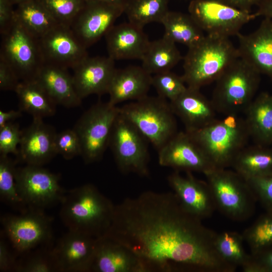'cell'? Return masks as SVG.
Wrapping results in <instances>:
<instances>
[{
    "label": "cell",
    "mask_w": 272,
    "mask_h": 272,
    "mask_svg": "<svg viewBox=\"0 0 272 272\" xmlns=\"http://www.w3.org/2000/svg\"><path fill=\"white\" fill-rule=\"evenodd\" d=\"M186 212L174 192L144 191L115 205L104 235L125 246L146 272H234L218 254V233Z\"/></svg>",
    "instance_id": "6da1fadb"
},
{
    "label": "cell",
    "mask_w": 272,
    "mask_h": 272,
    "mask_svg": "<svg viewBox=\"0 0 272 272\" xmlns=\"http://www.w3.org/2000/svg\"><path fill=\"white\" fill-rule=\"evenodd\" d=\"M60 205L59 216L68 230L98 238L111 225L115 205L92 184L66 191Z\"/></svg>",
    "instance_id": "7a4b0ae2"
},
{
    "label": "cell",
    "mask_w": 272,
    "mask_h": 272,
    "mask_svg": "<svg viewBox=\"0 0 272 272\" xmlns=\"http://www.w3.org/2000/svg\"><path fill=\"white\" fill-rule=\"evenodd\" d=\"M224 115L197 130L185 131L215 169L231 167L250 138L244 117L238 114Z\"/></svg>",
    "instance_id": "3957f363"
},
{
    "label": "cell",
    "mask_w": 272,
    "mask_h": 272,
    "mask_svg": "<svg viewBox=\"0 0 272 272\" xmlns=\"http://www.w3.org/2000/svg\"><path fill=\"white\" fill-rule=\"evenodd\" d=\"M238 58L237 47L229 38L206 35L198 43L188 48L183 57L181 76L187 87L200 89L215 82Z\"/></svg>",
    "instance_id": "277c9868"
},
{
    "label": "cell",
    "mask_w": 272,
    "mask_h": 272,
    "mask_svg": "<svg viewBox=\"0 0 272 272\" xmlns=\"http://www.w3.org/2000/svg\"><path fill=\"white\" fill-rule=\"evenodd\" d=\"M260 75L240 58L231 64L215 82L211 100L217 112L244 113L255 98Z\"/></svg>",
    "instance_id": "5b68a950"
},
{
    "label": "cell",
    "mask_w": 272,
    "mask_h": 272,
    "mask_svg": "<svg viewBox=\"0 0 272 272\" xmlns=\"http://www.w3.org/2000/svg\"><path fill=\"white\" fill-rule=\"evenodd\" d=\"M119 112L157 151L178 132L170 102L159 96L147 95L125 104Z\"/></svg>",
    "instance_id": "8992f818"
},
{
    "label": "cell",
    "mask_w": 272,
    "mask_h": 272,
    "mask_svg": "<svg viewBox=\"0 0 272 272\" xmlns=\"http://www.w3.org/2000/svg\"><path fill=\"white\" fill-rule=\"evenodd\" d=\"M216 210L229 219L243 222L255 210L256 196L247 180L235 171L215 169L204 174Z\"/></svg>",
    "instance_id": "52a82bcc"
},
{
    "label": "cell",
    "mask_w": 272,
    "mask_h": 272,
    "mask_svg": "<svg viewBox=\"0 0 272 272\" xmlns=\"http://www.w3.org/2000/svg\"><path fill=\"white\" fill-rule=\"evenodd\" d=\"M119 107L109 102H98L80 117L73 128L81 146V156L86 164L102 159L109 147L110 135Z\"/></svg>",
    "instance_id": "ba28073f"
},
{
    "label": "cell",
    "mask_w": 272,
    "mask_h": 272,
    "mask_svg": "<svg viewBox=\"0 0 272 272\" xmlns=\"http://www.w3.org/2000/svg\"><path fill=\"white\" fill-rule=\"evenodd\" d=\"M1 223L2 234L17 255L52 245V219L44 210L28 209L19 215L5 214Z\"/></svg>",
    "instance_id": "9c48e42d"
},
{
    "label": "cell",
    "mask_w": 272,
    "mask_h": 272,
    "mask_svg": "<svg viewBox=\"0 0 272 272\" xmlns=\"http://www.w3.org/2000/svg\"><path fill=\"white\" fill-rule=\"evenodd\" d=\"M148 140L120 112L112 129L109 147L118 169L124 174L149 175Z\"/></svg>",
    "instance_id": "30bf717a"
},
{
    "label": "cell",
    "mask_w": 272,
    "mask_h": 272,
    "mask_svg": "<svg viewBox=\"0 0 272 272\" xmlns=\"http://www.w3.org/2000/svg\"><path fill=\"white\" fill-rule=\"evenodd\" d=\"M19 194L27 209L44 210L60 203L66 193L60 176L41 166L26 165L16 168Z\"/></svg>",
    "instance_id": "8fae6325"
},
{
    "label": "cell",
    "mask_w": 272,
    "mask_h": 272,
    "mask_svg": "<svg viewBox=\"0 0 272 272\" xmlns=\"http://www.w3.org/2000/svg\"><path fill=\"white\" fill-rule=\"evenodd\" d=\"M188 14L206 35L229 38L237 36L254 14L230 6L218 0H191Z\"/></svg>",
    "instance_id": "7c38bea8"
},
{
    "label": "cell",
    "mask_w": 272,
    "mask_h": 272,
    "mask_svg": "<svg viewBox=\"0 0 272 272\" xmlns=\"http://www.w3.org/2000/svg\"><path fill=\"white\" fill-rule=\"evenodd\" d=\"M2 36L0 56L11 65L21 81L35 80L44 64L38 39L16 22Z\"/></svg>",
    "instance_id": "4fadbf2b"
},
{
    "label": "cell",
    "mask_w": 272,
    "mask_h": 272,
    "mask_svg": "<svg viewBox=\"0 0 272 272\" xmlns=\"http://www.w3.org/2000/svg\"><path fill=\"white\" fill-rule=\"evenodd\" d=\"M124 13V7L100 2H87L70 27L87 49L105 36Z\"/></svg>",
    "instance_id": "5bb4252c"
},
{
    "label": "cell",
    "mask_w": 272,
    "mask_h": 272,
    "mask_svg": "<svg viewBox=\"0 0 272 272\" xmlns=\"http://www.w3.org/2000/svg\"><path fill=\"white\" fill-rule=\"evenodd\" d=\"M44 64L73 69L88 57L70 27L59 24L38 39Z\"/></svg>",
    "instance_id": "9a60e30c"
},
{
    "label": "cell",
    "mask_w": 272,
    "mask_h": 272,
    "mask_svg": "<svg viewBox=\"0 0 272 272\" xmlns=\"http://www.w3.org/2000/svg\"><path fill=\"white\" fill-rule=\"evenodd\" d=\"M158 152L159 164L175 171L197 172L205 174L215 169L185 131L177 132Z\"/></svg>",
    "instance_id": "2e32d148"
},
{
    "label": "cell",
    "mask_w": 272,
    "mask_h": 272,
    "mask_svg": "<svg viewBox=\"0 0 272 272\" xmlns=\"http://www.w3.org/2000/svg\"><path fill=\"white\" fill-rule=\"evenodd\" d=\"M97 239L80 232L68 230L52 247L58 271H91Z\"/></svg>",
    "instance_id": "e0dca14e"
},
{
    "label": "cell",
    "mask_w": 272,
    "mask_h": 272,
    "mask_svg": "<svg viewBox=\"0 0 272 272\" xmlns=\"http://www.w3.org/2000/svg\"><path fill=\"white\" fill-rule=\"evenodd\" d=\"M186 173L185 176L177 171L170 174L169 185L186 212L201 220L210 218L216 207L208 182L195 178L191 172Z\"/></svg>",
    "instance_id": "ac0fdd59"
},
{
    "label": "cell",
    "mask_w": 272,
    "mask_h": 272,
    "mask_svg": "<svg viewBox=\"0 0 272 272\" xmlns=\"http://www.w3.org/2000/svg\"><path fill=\"white\" fill-rule=\"evenodd\" d=\"M54 127L43 119L33 118L31 124L22 130L17 161L26 165L41 166L50 162L56 155Z\"/></svg>",
    "instance_id": "d6986e66"
},
{
    "label": "cell",
    "mask_w": 272,
    "mask_h": 272,
    "mask_svg": "<svg viewBox=\"0 0 272 272\" xmlns=\"http://www.w3.org/2000/svg\"><path fill=\"white\" fill-rule=\"evenodd\" d=\"M237 37L239 58L272 81V19L264 18L254 31Z\"/></svg>",
    "instance_id": "ffe728a7"
},
{
    "label": "cell",
    "mask_w": 272,
    "mask_h": 272,
    "mask_svg": "<svg viewBox=\"0 0 272 272\" xmlns=\"http://www.w3.org/2000/svg\"><path fill=\"white\" fill-rule=\"evenodd\" d=\"M76 91L82 100L92 94L107 93L116 70L115 60L108 56L87 57L73 69Z\"/></svg>",
    "instance_id": "44dd1931"
},
{
    "label": "cell",
    "mask_w": 272,
    "mask_h": 272,
    "mask_svg": "<svg viewBox=\"0 0 272 272\" xmlns=\"http://www.w3.org/2000/svg\"><path fill=\"white\" fill-rule=\"evenodd\" d=\"M143 29L129 22L114 25L105 36L108 56L115 61L142 60L150 42Z\"/></svg>",
    "instance_id": "7402d4cb"
},
{
    "label": "cell",
    "mask_w": 272,
    "mask_h": 272,
    "mask_svg": "<svg viewBox=\"0 0 272 272\" xmlns=\"http://www.w3.org/2000/svg\"><path fill=\"white\" fill-rule=\"evenodd\" d=\"M175 115L185 126L186 131L197 130L216 118V113L211 100L200 89L187 87L176 99L169 102Z\"/></svg>",
    "instance_id": "603a6c76"
},
{
    "label": "cell",
    "mask_w": 272,
    "mask_h": 272,
    "mask_svg": "<svg viewBox=\"0 0 272 272\" xmlns=\"http://www.w3.org/2000/svg\"><path fill=\"white\" fill-rule=\"evenodd\" d=\"M91 271L146 272V270L140 259L132 251L104 236L97 239Z\"/></svg>",
    "instance_id": "cb8c5ba5"
},
{
    "label": "cell",
    "mask_w": 272,
    "mask_h": 272,
    "mask_svg": "<svg viewBox=\"0 0 272 272\" xmlns=\"http://www.w3.org/2000/svg\"><path fill=\"white\" fill-rule=\"evenodd\" d=\"M152 75L142 66L130 65L117 69L112 77L107 93L113 105L128 100L136 101L148 95Z\"/></svg>",
    "instance_id": "d4e9b609"
},
{
    "label": "cell",
    "mask_w": 272,
    "mask_h": 272,
    "mask_svg": "<svg viewBox=\"0 0 272 272\" xmlns=\"http://www.w3.org/2000/svg\"><path fill=\"white\" fill-rule=\"evenodd\" d=\"M35 80L42 86L56 105L72 108L81 105L82 99L77 94L72 76L65 69L44 64Z\"/></svg>",
    "instance_id": "484cf974"
},
{
    "label": "cell",
    "mask_w": 272,
    "mask_h": 272,
    "mask_svg": "<svg viewBox=\"0 0 272 272\" xmlns=\"http://www.w3.org/2000/svg\"><path fill=\"white\" fill-rule=\"evenodd\" d=\"M244 113L250 138L256 144L272 146V95L260 93Z\"/></svg>",
    "instance_id": "4316f807"
},
{
    "label": "cell",
    "mask_w": 272,
    "mask_h": 272,
    "mask_svg": "<svg viewBox=\"0 0 272 272\" xmlns=\"http://www.w3.org/2000/svg\"><path fill=\"white\" fill-rule=\"evenodd\" d=\"M14 92L19 110L33 118L43 119L55 114L56 103L36 80L21 81Z\"/></svg>",
    "instance_id": "83f0119b"
},
{
    "label": "cell",
    "mask_w": 272,
    "mask_h": 272,
    "mask_svg": "<svg viewBox=\"0 0 272 272\" xmlns=\"http://www.w3.org/2000/svg\"><path fill=\"white\" fill-rule=\"evenodd\" d=\"M231 167L246 180L272 174V146H246L236 157Z\"/></svg>",
    "instance_id": "f1b7e54d"
},
{
    "label": "cell",
    "mask_w": 272,
    "mask_h": 272,
    "mask_svg": "<svg viewBox=\"0 0 272 272\" xmlns=\"http://www.w3.org/2000/svg\"><path fill=\"white\" fill-rule=\"evenodd\" d=\"M15 22L37 39L60 24L39 0H28L17 5Z\"/></svg>",
    "instance_id": "f546056e"
},
{
    "label": "cell",
    "mask_w": 272,
    "mask_h": 272,
    "mask_svg": "<svg viewBox=\"0 0 272 272\" xmlns=\"http://www.w3.org/2000/svg\"><path fill=\"white\" fill-rule=\"evenodd\" d=\"M183 59L176 43L163 36L150 41L142 59V66L151 75L170 71Z\"/></svg>",
    "instance_id": "4dcf8cb0"
},
{
    "label": "cell",
    "mask_w": 272,
    "mask_h": 272,
    "mask_svg": "<svg viewBox=\"0 0 272 272\" xmlns=\"http://www.w3.org/2000/svg\"><path fill=\"white\" fill-rule=\"evenodd\" d=\"M161 23L164 28V37L188 48L198 43L206 35L189 14L169 11Z\"/></svg>",
    "instance_id": "1f68e13d"
},
{
    "label": "cell",
    "mask_w": 272,
    "mask_h": 272,
    "mask_svg": "<svg viewBox=\"0 0 272 272\" xmlns=\"http://www.w3.org/2000/svg\"><path fill=\"white\" fill-rule=\"evenodd\" d=\"M169 0H126L124 13L128 22L140 27L149 23H161L169 11Z\"/></svg>",
    "instance_id": "d6a6232c"
},
{
    "label": "cell",
    "mask_w": 272,
    "mask_h": 272,
    "mask_svg": "<svg viewBox=\"0 0 272 272\" xmlns=\"http://www.w3.org/2000/svg\"><path fill=\"white\" fill-rule=\"evenodd\" d=\"M242 234L235 231H224L218 233L215 247L221 257L228 264L235 267L246 266L251 254L246 252Z\"/></svg>",
    "instance_id": "836d02e7"
},
{
    "label": "cell",
    "mask_w": 272,
    "mask_h": 272,
    "mask_svg": "<svg viewBox=\"0 0 272 272\" xmlns=\"http://www.w3.org/2000/svg\"><path fill=\"white\" fill-rule=\"evenodd\" d=\"M16 162L8 155L0 156V198L2 202L20 213L28 209L18 192L16 179Z\"/></svg>",
    "instance_id": "e575fe53"
},
{
    "label": "cell",
    "mask_w": 272,
    "mask_h": 272,
    "mask_svg": "<svg viewBox=\"0 0 272 272\" xmlns=\"http://www.w3.org/2000/svg\"><path fill=\"white\" fill-rule=\"evenodd\" d=\"M251 254H257L272 246V212H267L242 233Z\"/></svg>",
    "instance_id": "d590c367"
},
{
    "label": "cell",
    "mask_w": 272,
    "mask_h": 272,
    "mask_svg": "<svg viewBox=\"0 0 272 272\" xmlns=\"http://www.w3.org/2000/svg\"><path fill=\"white\" fill-rule=\"evenodd\" d=\"M52 245L39 247L22 255L18 260L16 272L58 271Z\"/></svg>",
    "instance_id": "8d00e7d4"
},
{
    "label": "cell",
    "mask_w": 272,
    "mask_h": 272,
    "mask_svg": "<svg viewBox=\"0 0 272 272\" xmlns=\"http://www.w3.org/2000/svg\"><path fill=\"white\" fill-rule=\"evenodd\" d=\"M182 77L170 71L152 76V86L156 90L158 96L172 101L179 96L187 88Z\"/></svg>",
    "instance_id": "74e56055"
},
{
    "label": "cell",
    "mask_w": 272,
    "mask_h": 272,
    "mask_svg": "<svg viewBox=\"0 0 272 272\" xmlns=\"http://www.w3.org/2000/svg\"><path fill=\"white\" fill-rule=\"evenodd\" d=\"M60 24L70 27L86 4L85 0H39Z\"/></svg>",
    "instance_id": "f35d334b"
},
{
    "label": "cell",
    "mask_w": 272,
    "mask_h": 272,
    "mask_svg": "<svg viewBox=\"0 0 272 272\" xmlns=\"http://www.w3.org/2000/svg\"><path fill=\"white\" fill-rule=\"evenodd\" d=\"M54 148L57 154L61 155L67 160L77 156H81L80 141L73 129H68L56 133Z\"/></svg>",
    "instance_id": "ab89813d"
},
{
    "label": "cell",
    "mask_w": 272,
    "mask_h": 272,
    "mask_svg": "<svg viewBox=\"0 0 272 272\" xmlns=\"http://www.w3.org/2000/svg\"><path fill=\"white\" fill-rule=\"evenodd\" d=\"M22 130L19 124L11 122L0 127V154L8 155L12 154L16 156L19 153Z\"/></svg>",
    "instance_id": "60d3db41"
},
{
    "label": "cell",
    "mask_w": 272,
    "mask_h": 272,
    "mask_svg": "<svg viewBox=\"0 0 272 272\" xmlns=\"http://www.w3.org/2000/svg\"><path fill=\"white\" fill-rule=\"evenodd\" d=\"M266 211L272 212V174L246 180Z\"/></svg>",
    "instance_id": "b9f144b4"
},
{
    "label": "cell",
    "mask_w": 272,
    "mask_h": 272,
    "mask_svg": "<svg viewBox=\"0 0 272 272\" xmlns=\"http://www.w3.org/2000/svg\"><path fill=\"white\" fill-rule=\"evenodd\" d=\"M242 270L245 272H272V246L257 254H251L250 260Z\"/></svg>",
    "instance_id": "7bdbcfd3"
},
{
    "label": "cell",
    "mask_w": 272,
    "mask_h": 272,
    "mask_svg": "<svg viewBox=\"0 0 272 272\" xmlns=\"http://www.w3.org/2000/svg\"><path fill=\"white\" fill-rule=\"evenodd\" d=\"M21 82L11 65L0 56V89L1 91H15Z\"/></svg>",
    "instance_id": "ee69618b"
},
{
    "label": "cell",
    "mask_w": 272,
    "mask_h": 272,
    "mask_svg": "<svg viewBox=\"0 0 272 272\" xmlns=\"http://www.w3.org/2000/svg\"><path fill=\"white\" fill-rule=\"evenodd\" d=\"M17 254L3 238L0 240V271H15L18 260Z\"/></svg>",
    "instance_id": "f6af8a7d"
},
{
    "label": "cell",
    "mask_w": 272,
    "mask_h": 272,
    "mask_svg": "<svg viewBox=\"0 0 272 272\" xmlns=\"http://www.w3.org/2000/svg\"><path fill=\"white\" fill-rule=\"evenodd\" d=\"M9 0H0V33H7L15 23V10Z\"/></svg>",
    "instance_id": "bcb514c9"
},
{
    "label": "cell",
    "mask_w": 272,
    "mask_h": 272,
    "mask_svg": "<svg viewBox=\"0 0 272 272\" xmlns=\"http://www.w3.org/2000/svg\"><path fill=\"white\" fill-rule=\"evenodd\" d=\"M225 4L241 10L251 12L253 6L257 5L259 0H218Z\"/></svg>",
    "instance_id": "7dc6e473"
},
{
    "label": "cell",
    "mask_w": 272,
    "mask_h": 272,
    "mask_svg": "<svg viewBox=\"0 0 272 272\" xmlns=\"http://www.w3.org/2000/svg\"><path fill=\"white\" fill-rule=\"evenodd\" d=\"M254 14L255 18L262 17L272 19V0H259Z\"/></svg>",
    "instance_id": "c3c4849f"
},
{
    "label": "cell",
    "mask_w": 272,
    "mask_h": 272,
    "mask_svg": "<svg viewBox=\"0 0 272 272\" xmlns=\"http://www.w3.org/2000/svg\"><path fill=\"white\" fill-rule=\"evenodd\" d=\"M22 111L19 110H11L9 111L0 110V127L6 124L13 122L15 119L21 117Z\"/></svg>",
    "instance_id": "681fc988"
},
{
    "label": "cell",
    "mask_w": 272,
    "mask_h": 272,
    "mask_svg": "<svg viewBox=\"0 0 272 272\" xmlns=\"http://www.w3.org/2000/svg\"><path fill=\"white\" fill-rule=\"evenodd\" d=\"M126 0H85L87 2H100L124 6Z\"/></svg>",
    "instance_id": "f907efd6"
},
{
    "label": "cell",
    "mask_w": 272,
    "mask_h": 272,
    "mask_svg": "<svg viewBox=\"0 0 272 272\" xmlns=\"http://www.w3.org/2000/svg\"><path fill=\"white\" fill-rule=\"evenodd\" d=\"M11 3L14 5H18L21 3H23L25 1H28V0H9Z\"/></svg>",
    "instance_id": "816d5d0a"
}]
</instances>
